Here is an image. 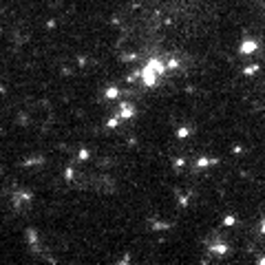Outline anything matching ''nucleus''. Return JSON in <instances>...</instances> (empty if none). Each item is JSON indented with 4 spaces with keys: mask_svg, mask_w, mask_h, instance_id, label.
Wrapping results in <instances>:
<instances>
[{
    "mask_svg": "<svg viewBox=\"0 0 265 265\" xmlns=\"http://www.w3.org/2000/svg\"><path fill=\"white\" fill-rule=\"evenodd\" d=\"M212 250H214V252H219V254H221V252H228V245H214Z\"/></svg>",
    "mask_w": 265,
    "mask_h": 265,
    "instance_id": "4",
    "label": "nucleus"
},
{
    "mask_svg": "<svg viewBox=\"0 0 265 265\" xmlns=\"http://www.w3.org/2000/svg\"><path fill=\"white\" fill-rule=\"evenodd\" d=\"M256 49H259V44H256L254 40H245V42L241 44V53H245V55H247V53H254Z\"/></svg>",
    "mask_w": 265,
    "mask_h": 265,
    "instance_id": "1",
    "label": "nucleus"
},
{
    "mask_svg": "<svg viewBox=\"0 0 265 265\" xmlns=\"http://www.w3.org/2000/svg\"><path fill=\"white\" fill-rule=\"evenodd\" d=\"M223 223H225V225H232V223H234V217H225V221H223Z\"/></svg>",
    "mask_w": 265,
    "mask_h": 265,
    "instance_id": "6",
    "label": "nucleus"
},
{
    "mask_svg": "<svg viewBox=\"0 0 265 265\" xmlns=\"http://www.w3.org/2000/svg\"><path fill=\"white\" fill-rule=\"evenodd\" d=\"M261 232H263V234H265V221H263V225H261Z\"/></svg>",
    "mask_w": 265,
    "mask_h": 265,
    "instance_id": "7",
    "label": "nucleus"
},
{
    "mask_svg": "<svg viewBox=\"0 0 265 265\" xmlns=\"http://www.w3.org/2000/svg\"><path fill=\"white\" fill-rule=\"evenodd\" d=\"M212 164H214V159L203 157V159H199V161H197V168H206V166H212Z\"/></svg>",
    "mask_w": 265,
    "mask_h": 265,
    "instance_id": "2",
    "label": "nucleus"
},
{
    "mask_svg": "<svg viewBox=\"0 0 265 265\" xmlns=\"http://www.w3.org/2000/svg\"><path fill=\"white\" fill-rule=\"evenodd\" d=\"M132 115V108L128 106V104H124V106H122V117H130Z\"/></svg>",
    "mask_w": 265,
    "mask_h": 265,
    "instance_id": "3",
    "label": "nucleus"
},
{
    "mask_svg": "<svg viewBox=\"0 0 265 265\" xmlns=\"http://www.w3.org/2000/svg\"><path fill=\"white\" fill-rule=\"evenodd\" d=\"M177 135H179V137H186V135H188V128H179Z\"/></svg>",
    "mask_w": 265,
    "mask_h": 265,
    "instance_id": "5",
    "label": "nucleus"
}]
</instances>
